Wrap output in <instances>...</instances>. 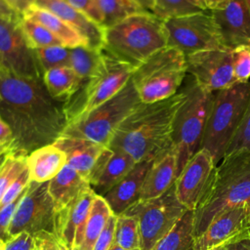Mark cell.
<instances>
[{"instance_id":"44","label":"cell","mask_w":250,"mask_h":250,"mask_svg":"<svg viewBox=\"0 0 250 250\" xmlns=\"http://www.w3.org/2000/svg\"><path fill=\"white\" fill-rule=\"evenodd\" d=\"M16 13L22 14L34 3V0H4Z\"/></svg>"},{"instance_id":"10","label":"cell","mask_w":250,"mask_h":250,"mask_svg":"<svg viewBox=\"0 0 250 250\" xmlns=\"http://www.w3.org/2000/svg\"><path fill=\"white\" fill-rule=\"evenodd\" d=\"M188 210L179 201L174 183L160 196L146 200H138L125 210L123 214L134 216L138 220L141 250H151Z\"/></svg>"},{"instance_id":"36","label":"cell","mask_w":250,"mask_h":250,"mask_svg":"<svg viewBox=\"0 0 250 250\" xmlns=\"http://www.w3.org/2000/svg\"><path fill=\"white\" fill-rule=\"evenodd\" d=\"M26 156L6 154L0 166V201L7 189L26 168Z\"/></svg>"},{"instance_id":"49","label":"cell","mask_w":250,"mask_h":250,"mask_svg":"<svg viewBox=\"0 0 250 250\" xmlns=\"http://www.w3.org/2000/svg\"><path fill=\"white\" fill-rule=\"evenodd\" d=\"M136 3H138L144 10L147 12H152L154 1L153 0H134Z\"/></svg>"},{"instance_id":"5","label":"cell","mask_w":250,"mask_h":250,"mask_svg":"<svg viewBox=\"0 0 250 250\" xmlns=\"http://www.w3.org/2000/svg\"><path fill=\"white\" fill-rule=\"evenodd\" d=\"M250 100V81L235 83L215 93L200 148L218 165L238 130Z\"/></svg>"},{"instance_id":"43","label":"cell","mask_w":250,"mask_h":250,"mask_svg":"<svg viewBox=\"0 0 250 250\" xmlns=\"http://www.w3.org/2000/svg\"><path fill=\"white\" fill-rule=\"evenodd\" d=\"M12 144H13L12 130L0 114V155L10 153Z\"/></svg>"},{"instance_id":"23","label":"cell","mask_w":250,"mask_h":250,"mask_svg":"<svg viewBox=\"0 0 250 250\" xmlns=\"http://www.w3.org/2000/svg\"><path fill=\"white\" fill-rule=\"evenodd\" d=\"M29 179L36 183L51 181L66 164L65 153L55 144L31 151L25 158Z\"/></svg>"},{"instance_id":"26","label":"cell","mask_w":250,"mask_h":250,"mask_svg":"<svg viewBox=\"0 0 250 250\" xmlns=\"http://www.w3.org/2000/svg\"><path fill=\"white\" fill-rule=\"evenodd\" d=\"M42 79L50 96L65 104L75 96L84 84V81L69 66L49 69L44 72Z\"/></svg>"},{"instance_id":"33","label":"cell","mask_w":250,"mask_h":250,"mask_svg":"<svg viewBox=\"0 0 250 250\" xmlns=\"http://www.w3.org/2000/svg\"><path fill=\"white\" fill-rule=\"evenodd\" d=\"M153 1H154V5L151 13L163 21L205 11L194 0H153Z\"/></svg>"},{"instance_id":"3","label":"cell","mask_w":250,"mask_h":250,"mask_svg":"<svg viewBox=\"0 0 250 250\" xmlns=\"http://www.w3.org/2000/svg\"><path fill=\"white\" fill-rule=\"evenodd\" d=\"M250 201V152L238 150L217 165L215 181L201 205L194 211V236L200 235L213 219L231 207Z\"/></svg>"},{"instance_id":"27","label":"cell","mask_w":250,"mask_h":250,"mask_svg":"<svg viewBox=\"0 0 250 250\" xmlns=\"http://www.w3.org/2000/svg\"><path fill=\"white\" fill-rule=\"evenodd\" d=\"M136 163L128 153L118 149H111L101 175L91 188L96 194L104 196L133 169Z\"/></svg>"},{"instance_id":"25","label":"cell","mask_w":250,"mask_h":250,"mask_svg":"<svg viewBox=\"0 0 250 250\" xmlns=\"http://www.w3.org/2000/svg\"><path fill=\"white\" fill-rule=\"evenodd\" d=\"M90 187L89 183L71 166L64 167L49 181V193L53 198L55 210H58L72 200L81 190Z\"/></svg>"},{"instance_id":"2","label":"cell","mask_w":250,"mask_h":250,"mask_svg":"<svg viewBox=\"0 0 250 250\" xmlns=\"http://www.w3.org/2000/svg\"><path fill=\"white\" fill-rule=\"evenodd\" d=\"M185 97L183 90L159 102H141L119 125L107 147L128 153L137 163L170 151L174 118Z\"/></svg>"},{"instance_id":"7","label":"cell","mask_w":250,"mask_h":250,"mask_svg":"<svg viewBox=\"0 0 250 250\" xmlns=\"http://www.w3.org/2000/svg\"><path fill=\"white\" fill-rule=\"evenodd\" d=\"M187 74L185 55L167 46L139 64L131 79L141 102L149 104L177 94Z\"/></svg>"},{"instance_id":"47","label":"cell","mask_w":250,"mask_h":250,"mask_svg":"<svg viewBox=\"0 0 250 250\" xmlns=\"http://www.w3.org/2000/svg\"><path fill=\"white\" fill-rule=\"evenodd\" d=\"M46 250H64L54 236H43Z\"/></svg>"},{"instance_id":"18","label":"cell","mask_w":250,"mask_h":250,"mask_svg":"<svg viewBox=\"0 0 250 250\" xmlns=\"http://www.w3.org/2000/svg\"><path fill=\"white\" fill-rule=\"evenodd\" d=\"M209 12L225 48L250 47V12L245 0H230L225 7Z\"/></svg>"},{"instance_id":"48","label":"cell","mask_w":250,"mask_h":250,"mask_svg":"<svg viewBox=\"0 0 250 250\" xmlns=\"http://www.w3.org/2000/svg\"><path fill=\"white\" fill-rule=\"evenodd\" d=\"M0 15L7 16V17H13V18L21 17V15L16 13L4 0H0Z\"/></svg>"},{"instance_id":"57","label":"cell","mask_w":250,"mask_h":250,"mask_svg":"<svg viewBox=\"0 0 250 250\" xmlns=\"http://www.w3.org/2000/svg\"><path fill=\"white\" fill-rule=\"evenodd\" d=\"M246 1V4H247V7L249 9V12H250V0H245Z\"/></svg>"},{"instance_id":"41","label":"cell","mask_w":250,"mask_h":250,"mask_svg":"<svg viewBox=\"0 0 250 250\" xmlns=\"http://www.w3.org/2000/svg\"><path fill=\"white\" fill-rule=\"evenodd\" d=\"M40 237H35L27 232H21L7 243L6 250H39Z\"/></svg>"},{"instance_id":"51","label":"cell","mask_w":250,"mask_h":250,"mask_svg":"<svg viewBox=\"0 0 250 250\" xmlns=\"http://www.w3.org/2000/svg\"><path fill=\"white\" fill-rule=\"evenodd\" d=\"M38 237H40V239H41V244H40L39 250H46V246H45V242H44L43 236H38Z\"/></svg>"},{"instance_id":"17","label":"cell","mask_w":250,"mask_h":250,"mask_svg":"<svg viewBox=\"0 0 250 250\" xmlns=\"http://www.w3.org/2000/svg\"><path fill=\"white\" fill-rule=\"evenodd\" d=\"M250 237L246 205L225 210L216 216L204 231L195 237L192 250H208Z\"/></svg>"},{"instance_id":"35","label":"cell","mask_w":250,"mask_h":250,"mask_svg":"<svg viewBox=\"0 0 250 250\" xmlns=\"http://www.w3.org/2000/svg\"><path fill=\"white\" fill-rule=\"evenodd\" d=\"M39 66L44 74L45 71L62 66H69L70 48L58 45L39 48L34 50Z\"/></svg>"},{"instance_id":"13","label":"cell","mask_w":250,"mask_h":250,"mask_svg":"<svg viewBox=\"0 0 250 250\" xmlns=\"http://www.w3.org/2000/svg\"><path fill=\"white\" fill-rule=\"evenodd\" d=\"M21 18L0 15V67L18 76L42 78L34 50L21 27Z\"/></svg>"},{"instance_id":"24","label":"cell","mask_w":250,"mask_h":250,"mask_svg":"<svg viewBox=\"0 0 250 250\" xmlns=\"http://www.w3.org/2000/svg\"><path fill=\"white\" fill-rule=\"evenodd\" d=\"M23 18L34 21L49 31H51L65 47L74 48L78 46H87L88 41L72 26L62 21L52 12L36 6L34 3L22 14Z\"/></svg>"},{"instance_id":"19","label":"cell","mask_w":250,"mask_h":250,"mask_svg":"<svg viewBox=\"0 0 250 250\" xmlns=\"http://www.w3.org/2000/svg\"><path fill=\"white\" fill-rule=\"evenodd\" d=\"M34 4L52 12L76 29L88 41L90 48H104V28L65 0H34Z\"/></svg>"},{"instance_id":"54","label":"cell","mask_w":250,"mask_h":250,"mask_svg":"<svg viewBox=\"0 0 250 250\" xmlns=\"http://www.w3.org/2000/svg\"><path fill=\"white\" fill-rule=\"evenodd\" d=\"M109 250H126V249L121 248V247H119V246H117V245H113ZM138 250H139V249H138Z\"/></svg>"},{"instance_id":"34","label":"cell","mask_w":250,"mask_h":250,"mask_svg":"<svg viewBox=\"0 0 250 250\" xmlns=\"http://www.w3.org/2000/svg\"><path fill=\"white\" fill-rule=\"evenodd\" d=\"M20 23L27 44L32 50L49 46H63L51 31L40 23L23 17L21 18Z\"/></svg>"},{"instance_id":"1","label":"cell","mask_w":250,"mask_h":250,"mask_svg":"<svg viewBox=\"0 0 250 250\" xmlns=\"http://www.w3.org/2000/svg\"><path fill=\"white\" fill-rule=\"evenodd\" d=\"M0 114L13 133L10 153L22 156L54 144L68 123L65 103L50 96L42 78L18 76L2 67Z\"/></svg>"},{"instance_id":"46","label":"cell","mask_w":250,"mask_h":250,"mask_svg":"<svg viewBox=\"0 0 250 250\" xmlns=\"http://www.w3.org/2000/svg\"><path fill=\"white\" fill-rule=\"evenodd\" d=\"M230 0H201L203 6L207 11L221 9L225 7Z\"/></svg>"},{"instance_id":"20","label":"cell","mask_w":250,"mask_h":250,"mask_svg":"<svg viewBox=\"0 0 250 250\" xmlns=\"http://www.w3.org/2000/svg\"><path fill=\"white\" fill-rule=\"evenodd\" d=\"M154 160L136 163L133 169L103 196L112 214L116 216L122 214L139 200L145 178Z\"/></svg>"},{"instance_id":"16","label":"cell","mask_w":250,"mask_h":250,"mask_svg":"<svg viewBox=\"0 0 250 250\" xmlns=\"http://www.w3.org/2000/svg\"><path fill=\"white\" fill-rule=\"evenodd\" d=\"M91 187L81 190L72 200L56 210L55 236L65 250H77L80 246L89 212L96 196Z\"/></svg>"},{"instance_id":"58","label":"cell","mask_w":250,"mask_h":250,"mask_svg":"<svg viewBox=\"0 0 250 250\" xmlns=\"http://www.w3.org/2000/svg\"><path fill=\"white\" fill-rule=\"evenodd\" d=\"M64 250H65V249H64Z\"/></svg>"},{"instance_id":"55","label":"cell","mask_w":250,"mask_h":250,"mask_svg":"<svg viewBox=\"0 0 250 250\" xmlns=\"http://www.w3.org/2000/svg\"><path fill=\"white\" fill-rule=\"evenodd\" d=\"M194 1H196V2H197V4H198V5H199V6H200V7H201V8H202V9H203V10H205V11H207V10H206V9H205V7H204V6H203V4H202V2H201V0H194Z\"/></svg>"},{"instance_id":"11","label":"cell","mask_w":250,"mask_h":250,"mask_svg":"<svg viewBox=\"0 0 250 250\" xmlns=\"http://www.w3.org/2000/svg\"><path fill=\"white\" fill-rule=\"evenodd\" d=\"M48 186L49 182L30 181L9 226L8 232L11 238L21 232H27L35 237H56V210Z\"/></svg>"},{"instance_id":"39","label":"cell","mask_w":250,"mask_h":250,"mask_svg":"<svg viewBox=\"0 0 250 250\" xmlns=\"http://www.w3.org/2000/svg\"><path fill=\"white\" fill-rule=\"evenodd\" d=\"M26 188H27V187L24 188V190L13 202L8 204L4 208L0 209V238L2 240H4L6 243H8L10 240L13 239V238H11V236L9 235V232H8L9 226L11 224V221H12L13 217H14L16 209H17V207H18V205L21 201V198L22 197Z\"/></svg>"},{"instance_id":"28","label":"cell","mask_w":250,"mask_h":250,"mask_svg":"<svg viewBox=\"0 0 250 250\" xmlns=\"http://www.w3.org/2000/svg\"><path fill=\"white\" fill-rule=\"evenodd\" d=\"M194 239V211L188 210L151 250H192Z\"/></svg>"},{"instance_id":"31","label":"cell","mask_w":250,"mask_h":250,"mask_svg":"<svg viewBox=\"0 0 250 250\" xmlns=\"http://www.w3.org/2000/svg\"><path fill=\"white\" fill-rule=\"evenodd\" d=\"M104 28L109 27L125 18L146 11L134 0H97Z\"/></svg>"},{"instance_id":"21","label":"cell","mask_w":250,"mask_h":250,"mask_svg":"<svg viewBox=\"0 0 250 250\" xmlns=\"http://www.w3.org/2000/svg\"><path fill=\"white\" fill-rule=\"evenodd\" d=\"M66 155V164L75 169L87 182L97 159L106 147L86 139L61 136L55 143Z\"/></svg>"},{"instance_id":"30","label":"cell","mask_w":250,"mask_h":250,"mask_svg":"<svg viewBox=\"0 0 250 250\" xmlns=\"http://www.w3.org/2000/svg\"><path fill=\"white\" fill-rule=\"evenodd\" d=\"M102 49L87 46L70 48L69 67L84 81H88L97 71L102 61Z\"/></svg>"},{"instance_id":"6","label":"cell","mask_w":250,"mask_h":250,"mask_svg":"<svg viewBox=\"0 0 250 250\" xmlns=\"http://www.w3.org/2000/svg\"><path fill=\"white\" fill-rule=\"evenodd\" d=\"M184 92L186 97L176 112L172 130V144L177 159V178L189 159L200 149L216 93L202 88L193 78L186 85Z\"/></svg>"},{"instance_id":"8","label":"cell","mask_w":250,"mask_h":250,"mask_svg":"<svg viewBox=\"0 0 250 250\" xmlns=\"http://www.w3.org/2000/svg\"><path fill=\"white\" fill-rule=\"evenodd\" d=\"M141 103L132 79L111 99L86 115L70 120L61 136L86 139L108 146L115 131Z\"/></svg>"},{"instance_id":"4","label":"cell","mask_w":250,"mask_h":250,"mask_svg":"<svg viewBox=\"0 0 250 250\" xmlns=\"http://www.w3.org/2000/svg\"><path fill=\"white\" fill-rule=\"evenodd\" d=\"M165 47L164 21L151 12L133 14L104 28V48L135 66Z\"/></svg>"},{"instance_id":"40","label":"cell","mask_w":250,"mask_h":250,"mask_svg":"<svg viewBox=\"0 0 250 250\" xmlns=\"http://www.w3.org/2000/svg\"><path fill=\"white\" fill-rule=\"evenodd\" d=\"M116 215L112 214L104 228L103 229L101 234L99 235L93 250H109L114 245V232L116 225Z\"/></svg>"},{"instance_id":"32","label":"cell","mask_w":250,"mask_h":250,"mask_svg":"<svg viewBox=\"0 0 250 250\" xmlns=\"http://www.w3.org/2000/svg\"><path fill=\"white\" fill-rule=\"evenodd\" d=\"M116 217L114 245L126 250H141V235L138 220L134 216L123 213Z\"/></svg>"},{"instance_id":"38","label":"cell","mask_w":250,"mask_h":250,"mask_svg":"<svg viewBox=\"0 0 250 250\" xmlns=\"http://www.w3.org/2000/svg\"><path fill=\"white\" fill-rule=\"evenodd\" d=\"M232 70L237 83H245L250 78V47H239L232 53Z\"/></svg>"},{"instance_id":"56","label":"cell","mask_w":250,"mask_h":250,"mask_svg":"<svg viewBox=\"0 0 250 250\" xmlns=\"http://www.w3.org/2000/svg\"><path fill=\"white\" fill-rule=\"evenodd\" d=\"M5 156H6V154H1V155H0V166H1V164H2V162H3V160H4V158H5Z\"/></svg>"},{"instance_id":"12","label":"cell","mask_w":250,"mask_h":250,"mask_svg":"<svg viewBox=\"0 0 250 250\" xmlns=\"http://www.w3.org/2000/svg\"><path fill=\"white\" fill-rule=\"evenodd\" d=\"M167 46L181 51L185 57L206 50L227 49L218 36L210 12H200L164 21Z\"/></svg>"},{"instance_id":"15","label":"cell","mask_w":250,"mask_h":250,"mask_svg":"<svg viewBox=\"0 0 250 250\" xmlns=\"http://www.w3.org/2000/svg\"><path fill=\"white\" fill-rule=\"evenodd\" d=\"M232 53L229 49L206 50L186 56L187 73L202 88L218 92L237 83L232 70Z\"/></svg>"},{"instance_id":"53","label":"cell","mask_w":250,"mask_h":250,"mask_svg":"<svg viewBox=\"0 0 250 250\" xmlns=\"http://www.w3.org/2000/svg\"><path fill=\"white\" fill-rule=\"evenodd\" d=\"M225 247H226V245H222V246H217V247H214V248H211L208 250H225Z\"/></svg>"},{"instance_id":"22","label":"cell","mask_w":250,"mask_h":250,"mask_svg":"<svg viewBox=\"0 0 250 250\" xmlns=\"http://www.w3.org/2000/svg\"><path fill=\"white\" fill-rule=\"evenodd\" d=\"M177 179V159L174 149L156 158L145 178L139 200L160 196L166 192Z\"/></svg>"},{"instance_id":"29","label":"cell","mask_w":250,"mask_h":250,"mask_svg":"<svg viewBox=\"0 0 250 250\" xmlns=\"http://www.w3.org/2000/svg\"><path fill=\"white\" fill-rule=\"evenodd\" d=\"M112 212L101 195H96L86 222L83 239L77 250H93V247Z\"/></svg>"},{"instance_id":"45","label":"cell","mask_w":250,"mask_h":250,"mask_svg":"<svg viewBox=\"0 0 250 250\" xmlns=\"http://www.w3.org/2000/svg\"><path fill=\"white\" fill-rule=\"evenodd\" d=\"M225 250H250V237L229 243L226 245Z\"/></svg>"},{"instance_id":"37","label":"cell","mask_w":250,"mask_h":250,"mask_svg":"<svg viewBox=\"0 0 250 250\" xmlns=\"http://www.w3.org/2000/svg\"><path fill=\"white\" fill-rule=\"evenodd\" d=\"M238 150H247L250 152V100L242 122L232 138L225 156Z\"/></svg>"},{"instance_id":"50","label":"cell","mask_w":250,"mask_h":250,"mask_svg":"<svg viewBox=\"0 0 250 250\" xmlns=\"http://www.w3.org/2000/svg\"><path fill=\"white\" fill-rule=\"evenodd\" d=\"M246 212H247V219H248V223L250 226V201H248L246 204Z\"/></svg>"},{"instance_id":"52","label":"cell","mask_w":250,"mask_h":250,"mask_svg":"<svg viewBox=\"0 0 250 250\" xmlns=\"http://www.w3.org/2000/svg\"><path fill=\"white\" fill-rule=\"evenodd\" d=\"M6 247H7V243L0 238V250H6Z\"/></svg>"},{"instance_id":"42","label":"cell","mask_w":250,"mask_h":250,"mask_svg":"<svg viewBox=\"0 0 250 250\" xmlns=\"http://www.w3.org/2000/svg\"><path fill=\"white\" fill-rule=\"evenodd\" d=\"M69 5L85 14L91 20L102 25L103 18L97 0H65ZM103 26V25H102Z\"/></svg>"},{"instance_id":"14","label":"cell","mask_w":250,"mask_h":250,"mask_svg":"<svg viewBox=\"0 0 250 250\" xmlns=\"http://www.w3.org/2000/svg\"><path fill=\"white\" fill-rule=\"evenodd\" d=\"M217 165L208 150L200 148L186 164L175 181L179 201L195 211L208 195L215 181Z\"/></svg>"},{"instance_id":"9","label":"cell","mask_w":250,"mask_h":250,"mask_svg":"<svg viewBox=\"0 0 250 250\" xmlns=\"http://www.w3.org/2000/svg\"><path fill=\"white\" fill-rule=\"evenodd\" d=\"M136 67L103 48L102 61L96 73L65 104L68 122L86 115L115 96L132 78Z\"/></svg>"}]
</instances>
